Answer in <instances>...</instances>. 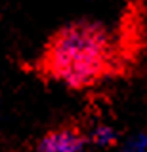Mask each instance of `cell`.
<instances>
[{
	"label": "cell",
	"instance_id": "6da1fadb",
	"mask_svg": "<svg viewBox=\"0 0 147 152\" xmlns=\"http://www.w3.org/2000/svg\"><path fill=\"white\" fill-rule=\"evenodd\" d=\"M113 61V42L99 23L78 21L63 27L50 40L44 69L54 80L73 89L96 84Z\"/></svg>",
	"mask_w": 147,
	"mask_h": 152
},
{
	"label": "cell",
	"instance_id": "7a4b0ae2",
	"mask_svg": "<svg viewBox=\"0 0 147 152\" xmlns=\"http://www.w3.org/2000/svg\"><path fill=\"white\" fill-rule=\"evenodd\" d=\"M35 152H90V142L77 127L61 126L38 139Z\"/></svg>",
	"mask_w": 147,
	"mask_h": 152
},
{
	"label": "cell",
	"instance_id": "3957f363",
	"mask_svg": "<svg viewBox=\"0 0 147 152\" xmlns=\"http://www.w3.org/2000/svg\"><path fill=\"white\" fill-rule=\"evenodd\" d=\"M86 139L90 142V146L96 148H113V146L120 145V133L113 124L109 122H98L90 127V131L86 133Z\"/></svg>",
	"mask_w": 147,
	"mask_h": 152
},
{
	"label": "cell",
	"instance_id": "277c9868",
	"mask_svg": "<svg viewBox=\"0 0 147 152\" xmlns=\"http://www.w3.org/2000/svg\"><path fill=\"white\" fill-rule=\"evenodd\" d=\"M120 152H147V131H134L120 141Z\"/></svg>",
	"mask_w": 147,
	"mask_h": 152
},
{
	"label": "cell",
	"instance_id": "5b68a950",
	"mask_svg": "<svg viewBox=\"0 0 147 152\" xmlns=\"http://www.w3.org/2000/svg\"><path fill=\"white\" fill-rule=\"evenodd\" d=\"M94 2H101V0H94Z\"/></svg>",
	"mask_w": 147,
	"mask_h": 152
}]
</instances>
